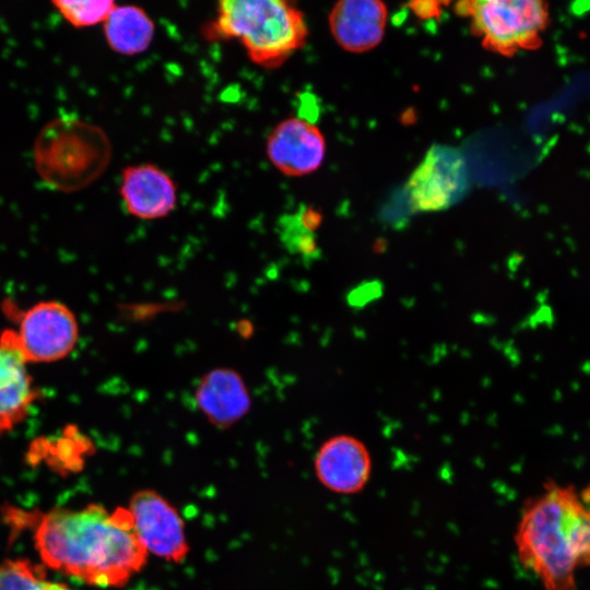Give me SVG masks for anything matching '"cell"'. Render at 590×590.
Instances as JSON below:
<instances>
[{
  "label": "cell",
  "mask_w": 590,
  "mask_h": 590,
  "mask_svg": "<svg viewBox=\"0 0 590 590\" xmlns=\"http://www.w3.org/2000/svg\"><path fill=\"white\" fill-rule=\"evenodd\" d=\"M35 547L44 564L95 587H122L146 563L128 508L98 504L56 508L35 528Z\"/></svg>",
  "instance_id": "obj_1"
},
{
  "label": "cell",
  "mask_w": 590,
  "mask_h": 590,
  "mask_svg": "<svg viewBox=\"0 0 590 590\" xmlns=\"http://www.w3.org/2000/svg\"><path fill=\"white\" fill-rule=\"evenodd\" d=\"M514 543L518 563L544 590H574L590 566V485L547 481L520 512Z\"/></svg>",
  "instance_id": "obj_2"
},
{
  "label": "cell",
  "mask_w": 590,
  "mask_h": 590,
  "mask_svg": "<svg viewBox=\"0 0 590 590\" xmlns=\"http://www.w3.org/2000/svg\"><path fill=\"white\" fill-rule=\"evenodd\" d=\"M210 35L235 38L256 64L282 66L307 40L303 12L284 0H223L210 26Z\"/></svg>",
  "instance_id": "obj_3"
},
{
  "label": "cell",
  "mask_w": 590,
  "mask_h": 590,
  "mask_svg": "<svg viewBox=\"0 0 590 590\" xmlns=\"http://www.w3.org/2000/svg\"><path fill=\"white\" fill-rule=\"evenodd\" d=\"M110 158L111 145L105 131L70 115L47 122L34 143L37 174L61 192H74L94 182Z\"/></svg>",
  "instance_id": "obj_4"
},
{
  "label": "cell",
  "mask_w": 590,
  "mask_h": 590,
  "mask_svg": "<svg viewBox=\"0 0 590 590\" xmlns=\"http://www.w3.org/2000/svg\"><path fill=\"white\" fill-rule=\"evenodd\" d=\"M456 11L470 17L486 49L505 56L539 46L548 22L547 5L538 0L463 1Z\"/></svg>",
  "instance_id": "obj_5"
},
{
  "label": "cell",
  "mask_w": 590,
  "mask_h": 590,
  "mask_svg": "<svg viewBox=\"0 0 590 590\" xmlns=\"http://www.w3.org/2000/svg\"><path fill=\"white\" fill-rule=\"evenodd\" d=\"M470 187L465 160L455 148L435 144L425 154L406 182L413 210H446L460 201Z\"/></svg>",
  "instance_id": "obj_6"
},
{
  "label": "cell",
  "mask_w": 590,
  "mask_h": 590,
  "mask_svg": "<svg viewBox=\"0 0 590 590\" xmlns=\"http://www.w3.org/2000/svg\"><path fill=\"white\" fill-rule=\"evenodd\" d=\"M128 509L148 553L176 564L185 560L189 553L185 522L165 497L154 489H140L131 496Z\"/></svg>",
  "instance_id": "obj_7"
},
{
  "label": "cell",
  "mask_w": 590,
  "mask_h": 590,
  "mask_svg": "<svg viewBox=\"0 0 590 590\" xmlns=\"http://www.w3.org/2000/svg\"><path fill=\"white\" fill-rule=\"evenodd\" d=\"M14 334L28 363H49L66 357L73 350L79 327L66 305L47 300L25 311Z\"/></svg>",
  "instance_id": "obj_8"
},
{
  "label": "cell",
  "mask_w": 590,
  "mask_h": 590,
  "mask_svg": "<svg viewBox=\"0 0 590 590\" xmlns=\"http://www.w3.org/2000/svg\"><path fill=\"white\" fill-rule=\"evenodd\" d=\"M266 153L273 167L283 175L305 176L321 166L326 140L316 125L303 118L290 117L271 130Z\"/></svg>",
  "instance_id": "obj_9"
},
{
  "label": "cell",
  "mask_w": 590,
  "mask_h": 590,
  "mask_svg": "<svg viewBox=\"0 0 590 590\" xmlns=\"http://www.w3.org/2000/svg\"><path fill=\"white\" fill-rule=\"evenodd\" d=\"M315 474L323 487L341 495H354L367 485L373 461L363 441L350 435L327 439L314 461Z\"/></svg>",
  "instance_id": "obj_10"
},
{
  "label": "cell",
  "mask_w": 590,
  "mask_h": 590,
  "mask_svg": "<svg viewBox=\"0 0 590 590\" xmlns=\"http://www.w3.org/2000/svg\"><path fill=\"white\" fill-rule=\"evenodd\" d=\"M119 193L126 211L141 220L165 217L177 205L175 181L166 172L151 163L123 168Z\"/></svg>",
  "instance_id": "obj_11"
},
{
  "label": "cell",
  "mask_w": 590,
  "mask_h": 590,
  "mask_svg": "<svg viewBox=\"0 0 590 590\" xmlns=\"http://www.w3.org/2000/svg\"><path fill=\"white\" fill-rule=\"evenodd\" d=\"M388 11L377 0H343L329 14V27L334 40L346 51L363 52L382 39Z\"/></svg>",
  "instance_id": "obj_12"
},
{
  "label": "cell",
  "mask_w": 590,
  "mask_h": 590,
  "mask_svg": "<svg viewBox=\"0 0 590 590\" xmlns=\"http://www.w3.org/2000/svg\"><path fill=\"white\" fill-rule=\"evenodd\" d=\"M27 364L14 331L3 332L0 337V436L25 417L35 399Z\"/></svg>",
  "instance_id": "obj_13"
},
{
  "label": "cell",
  "mask_w": 590,
  "mask_h": 590,
  "mask_svg": "<svg viewBox=\"0 0 590 590\" xmlns=\"http://www.w3.org/2000/svg\"><path fill=\"white\" fill-rule=\"evenodd\" d=\"M194 398L203 415L221 428L240 421L251 406L245 380L236 370L226 367L206 373L197 386Z\"/></svg>",
  "instance_id": "obj_14"
},
{
  "label": "cell",
  "mask_w": 590,
  "mask_h": 590,
  "mask_svg": "<svg viewBox=\"0 0 590 590\" xmlns=\"http://www.w3.org/2000/svg\"><path fill=\"white\" fill-rule=\"evenodd\" d=\"M103 25L109 48L123 56L146 51L155 35L152 17L143 8L134 4H116Z\"/></svg>",
  "instance_id": "obj_15"
},
{
  "label": "cell",
  "mask_w": 590,
  "mask_h": 590,
  "mask_svg": "<svg viewBox=\"0 0 590 590\" xmlns=\"http://www.w3.org/2000/svg\"><path fill=\"white\" fill-rule=\"evenodd\" d=\"M52 4L70 25L82 28L104 23L116 2L111 0H58Z\"/></svg>",
  "instance_id": "obj_16"
},
{
  "label": "cell",
  "mask_w": 590,
  "mask_h": 590,
  "mask_svg": "<svg viewBox=\"0 0 590 590\" xmlns=\"http://www.w3.org/2000/svg\"><path fill=\"white\" fill-rule=\"evenodd\" d=\"M44 567L28 559H5L0 563V590H44Z\"/></svg>",
  "instance_id": "obj_17"
},
{
  "label": "cell",
  "mask_w": 590,
  "mask_h": 590,
  "mask_svg": "<svg viewBox=\"0 0 590 590\" xmlns=\"http://www.w3.org/2000/svg\"><path fill=\"white\" fill-rule=\"evenodd\" d=\"M279 227L281 239L290 251L305 258L315 257L318 248L314 233L302 226L296 214L282 217Z\"/></svg>",
  "instance_id": "obj_18"
},
{
  "label": "cell",
  "mask_w": 590,
  "mask_h": 590,
  "mask_svg": "<svg viewBox=\"0 0 590 590\" xmlns=\"http://www.w3.org/2000/svg\"><path fill=\"white\" fill-rule=\"evenodd\" d=\"M439 2L436 1H420V2H412L410 5L412 10L418 15L420 17H433L437 16L440 12Z\"/></svg>",
  "instance_id": "obj_19"
},
{
  "label": "cell",
  "mask_w": 590,
  "mask_h": 590,
  "mask_svg": "<svg viewBox=\"0 0 590 590\" xmlns=\"http://www.w3.org/2000/svg\"><path fill=\"white\" fill-rule=\"evenodd\" d=\"M44 590H71V589L60 582L47 581Z\"/></svg>",
  "instance_id": "obj_20"
}]
</instances>
